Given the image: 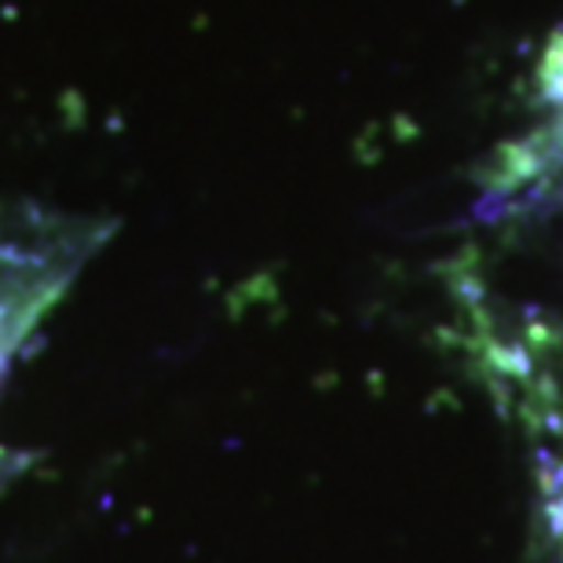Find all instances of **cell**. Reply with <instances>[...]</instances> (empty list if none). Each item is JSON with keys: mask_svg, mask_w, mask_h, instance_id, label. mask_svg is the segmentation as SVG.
I'll use <instances>...</instances> for the list:
<instances>
[{"mask_svg": "<svg viewBox=\"0 0 563 563\" xmlns=\"http://www.w3.org/2000/svg\"><path fill=\"white\" fill-rule=\"evenodd\" d=\"M19 330V319H11V311L0 303V363H4V352H8V344H11V333Z\"/></svg>", "mask_w": 563, "mask_h": 563, "instance_id": "obj_1", "label": "cell"}]
</instances>
